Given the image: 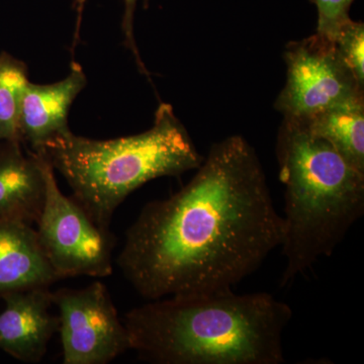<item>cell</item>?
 I'll return each instance as SVG.
<instances>
[{"label":"cell","mask_w":364,"mask_h":364,"mask_svg":"<svg viewBox=\"0 0 364 364\" xmlns=\"http://www.w3.org/2000/svg\"><path fill=\"white\" fill-rule=\"evenodd\" d=\"M282 240L257 153L234 135L210 147L181 191L142 208L117 262L148 301L215 293L255 272Z\"/></svg>","instance_id":"6da1fadb"},{"label":"cell","mask_w":364,"mask_h":364,"mask_svg":"<svg viewBox=\"0 0 364 364\" xmlns=\"http://www.w3.org/2000/svg\"><path fill=\"white\" fill-rule=\"evenodd\" d=\"M293 310L233 289L153 299L124 315L132 350L157 364H282Z\"/></svg>","instance_id":"7a4b0ae2"},{"label":"cell","mask_w":364,"mask_h":364,"mask_svg":"<svg viewBox=\"0 0 364 364\" xmlns=\"http://www.w3.org/2000/svg\"><path fill=\"white\" fill-rule=\"evenodd\" d=\"M284 186L282 286L329 257L364 214V173L303 122L284 117L277 141Z\"/></svg>","instance_id":"3957f363"},{"label":"cell","mask_w":364,"mask_h":364,"mask_svg":"<svg viewBox=\"0 0 364 364\" xmlns=\"http://www.w3.org/2000/svg\"><path fill=\"white\" fill-rule=\"evenodd\" d=\"M90 217L109 229L117 208L153 179L179 176L203 161L172 105L162 102L149 130L109 140L72 132L46 144L42 151ZM37 153V152H36Z\"/></svg>","instance_id":"277c9868"},{"label":"cell","mask_w":364,"mask_h":364,"mask_svg":"<svg viewBox=\"0 0 364 364\" xmlns=\"http://www.w3.org/2000/svg\"><path fill=\"white\" fill-rule=\"evenodd\" d=\"M37 153L44 159L45 198L36 231L53 270L59 280L109 277L114 235L97 225L75 198L60 191L51 163L44 153Z\"/></svg>","instance_id":"5b68a950"},{"label":"cell","mask_w":364,"mask_h":364,"mask_svg":"<svg viewBox=\"0 0 364 364\" xmlns=\"http://www.w3.org/2000/svg\"><path fill=\"white\" fill-rule=\"evenodd\" d=\"M287 81L274 107L284 117L305 119L314 114L364 97L349 67L333 41L317 33L287 45Z\"/></svg>","instance_id":"8992f818"},{"label":"cell","mask_w":364,"mask_h":364,"mask_svg":"<svg viewBox=\"0 0 364 364\" xmlns=\"http://www.w3.org/2000/svg\"><path fill=\"white\" fill-rule=\"evenodd\" d=\"M64 364H107L131 349L130 338L102 282L52 291Z\"/></svg>","instance_id":"52a82bcc"},{"label":"cell","mask_w":364,"mask_h":364,"mask_svg":"<svg viewBox=\"0 0 364 364\" xmlns=\"http://www.w3.org/2000/svg\"><path fill=\"white\" fill-rule=\"evenodd\" d=\"M0 349L26 363L44 358L48 344L58 332V317L51 313L50 287H36L2 294Z\"/></svg>","instance_id":"ba28073f"},{"label":"cell","mask_w":364,"mask_h":364,"mask_svg":"<svg viewBox=\"0 0 364 364\" xmlns=\"http://www.w3.org/2000/svg\"><path fill=\"white\" fill-rule=\"evenodd\" d=\"M87 85L82 66L72 61L65 78L51 85L28 81L21 104L20 133L23 146L40 152L57 136L70 133L69 111L74 100Z\"/></svg>","instance_id":"9c48e42d"},{"label":"cell","mask_w":364,"mask_h":364,"mask_svg":"<svg viewBox=\"0 0 364 364\" xmlns=\"http://www.w3.org/2000/svg\"><path fill=\"white\" fill-rule=\"evenodd\" d=\"M23 147L20 141L0 143V221L32 225L44 203V159Z\"/></svg>","instance_id":"30bf717a"},{"label":"cell","mask_w":364,"mask_h":364,"mask_svg":"<svg viewBox=\"0 0 364 364\" xmlns=\"http://www.w3.org/2000/svg\"><path fill=\"white\" fill-rule=\"evenodd\" d=\"M32 225L0 221V296L58 282Z\"/></svg>","instance_id":"8fae6325"},{"label":"cell","mask_w":364,"mask_h":364,"mask_svg":"<svg viewBox=\"0 0 364 364\" xmlns=\"http://www.w3.org/2000/svg\"><path fill=\"white\" fill-rule=\"evenodd\" d=\"M299 121L303 122L314 135L327 141L351 166L364 173V97L335 105Z\"/></svg>","instance_id":"7c38bea8"},{"label":"cell","mask_w":364,"mask_h":364,"mask_svg":"<svg viewBox=\"0 0 364 364\" xmlns=\"http://www.w3.org/2000/svg\"><path fill=\"white\" fill-rule=\"evenodd\" d=\"M28 81L26 64L2 52L0 54V143L21 142V104Z\"/></svg>","instance_id":"4fadbf2b"},{"label":"cell","mask_w":364,"mask_h":364,"mask_svg":"<svg viewBox=\"0 0 364 364\" xmlns=\"http://www.w3.org/2000/svg\"><path fill=\"white\" fill-rule=\"evenodd\" d=\"M337 51L349 67L359 85L364 87V23L350 21L345 23L333 40Z\"/></svg>","instance_id":"5bb4252c"},{"label":"cell","mask_w":364,"mask_h":364,"mask_svg":"<svg viewBox=\"0 0 364 364\" xmlns=\"http://www.w3.org/2000/svg\"><path fill=\"white\" fill-rule=\"evenodd\" d=\"M317 7V33L333 41L340 28L351 20L349 11L354 0H311Z\"/></svg>","instance_id":"9a60e30c"},{"label":"cell","mask_w":364,"mask_h":364,"mask_svg":"<svg viewBox=\"0 0 364 364\" xmlns=\"http://www.w3.org/2000/svg\"><path fill=\"white\" fill-rule=\"evenodd\" d=\"M138 1L139 0H123L124 14L123 20H122V30H123L124 44L133 53L139 70L141 73L149 76V72L146 69L142 58H141L140 52H139L136 44L135 35H134V18H135L136 6ZM145 1L147 2L148 0H145Z\"/></svg>","instance_id":"2e32d148"},{"label":"cell","mask_w":364,"mask_h":364,"mask_svg":"<svg viewBox=\"0 0 364 364\" xmlns=\"http://www.w3.org/2000/svg\"><path fill=\"white\" fill-rule=\"evenodd\" d=\"M86 0H75L76 13H77V21H76V32L74 33L73 47H75L77 42L79 28H80L81 20H82L83 11H85Z\"/></svg>","instance_id":"e0dca14e"}]
</instances>
